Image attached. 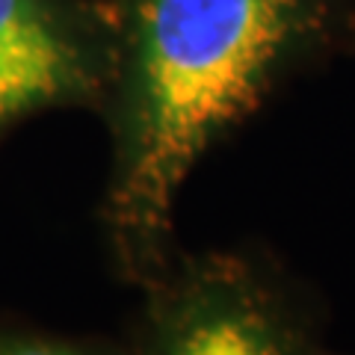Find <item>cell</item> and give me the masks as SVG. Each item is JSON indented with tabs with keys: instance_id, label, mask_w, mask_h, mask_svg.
<instances>
[{
	"instance_id": "4",
	"label": "cell",
	"mask_w": 355,
	"mask_h": 355,
	"mask_svg": "<svg viewBox=\"0 0 355 355\" xmlns=\"http://www.w3.org/2000/svg\"><path fill=\"white\" fill-rule=\"evenodd\" d=\"M0 355H130L128 347L95 338H69L15 323H0Z\"/></svg>"
},
{
	"instance_id": "3",
	"label": "cell",
	"mask_w": 355,
	"mask_h": 355,
	"mask_svg": "<svg viewBox=\"0 0 355 355\" xmlns=\"http://www.w3.org/2000/svg\"><path fill=\"white\" fill-rule=\"evenodd\" d=\"M113 62L107 0H0V139L48 110H101Z\"/></svg>"
},
{
	"instance_id": "2",
	"label": "cell",
	"mask_w": 355,
	"mask_h": 355,
	"mask_svg": "<svg viewBox=\"0 0 355 355\" xmlns=\"http://www.w3.org/2000/svg\"><path fill=\"white\" fill-rule=\"evenodd\" d=\"M142 296L130 355H308L282 293L234 252L178 249Z\"/></svg>"
},
{
	"instance_id": "1",
	"label": "cell",
	"mask_w": 355,
	"mask_h": 355,
	"mask_svg": "<svg viewBox=\"0 0 355 355\" xmlns=\"http://www.w3.org/2000/svg\"><path fill=\"white\" fill-rule=\"evenodd\" d=\"M116 62L101 113V205L121 282L148 287L175 252V207L198 160L258 110L317 30V0H107Z\"/></svg>"
}]
</instances>
